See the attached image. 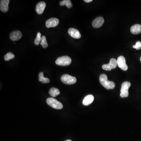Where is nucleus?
I'll return each mask as SVG.
<instances>
[{
	"label": "nucleus",
	"mask_w": 141,
	"mask_h": 141,
	"mask_svg": "<svg viewBox=\"0 0 141 141\" xmlns=\"http://www.w3.org/2000/svg\"><path fill=\"white\" fill-rule=\"evenodd\" d=\"M46 102L47 104L54 109H61L63 107V105L62 103L53 98H47Z\"/></svg>",
	"instance_id": "obj_2"
},
{
	"label": "nucleus",
	"mask_w": 141,
	"mask_h": 141,
	"mask_svg": "<svg viewBox=\"0 0 141 141\" xmlns=\"http://www.w3.org/2000/svg\"><path fill=\"white\" fill-rule=\"evenodd\" d=\"M61 6L65 5L68 8H71L72 7V4L70 0H63L60 3Z\"/></svg>",
	"instance_id": "obj_18"
},
{
	"label": "nucleus",
	"mask_w": 141,
	"mask_h": 141,
	"mask_svg": "<svg viewBox=\"0 0 141 141\" xmlns=\"http://www.w3.org/2000/svg\"><path fill=\"white\" fill-rule=\"evenodd\" d=\"M117 65L119 68L123 70L126 71L128 69L126 63V60L125 57L123 56H120L118 57L117 60Z\"/></svg>",
	"instance_id": "obj_7"
},
{
	"label": "nucleus",
	"mask_w": 141,
	"mask_h": 141,
	"mask_svg": "<svg viewBox=\"0 0 141 141\" xmlns=\"http://www.w3.org/2000/svg\"><path fill=\"white\" fill-rule=\"evenodd\" d=\"M68 33L72 37L76 39H79L81 37V33L79 30L76 29L70 28L68 31Z\"/></svg>",
	"instance_id": "obj_10"
},
{
	"label": "nucleus",
	"mask_w": 141,
	"mask_h": 141,
	"mask_svg": "<svg viewBox=\"0 0 141 141\" xmlns=\"http://www.w3.org/2000/svg\"><path fill=\"white\" fill-rule=\"evenodd\" d=\"M94 100V97L93 95H89L86 96L83 100V104L85 106H88L91 104Z\"/></svg>",
	"instance_id": "obj_14"
},
{
	"label": "nucleus",
	"mask_w": 141,
	"mask_h": 141,
	"mask_svg": "<svg viewBox=\"0 0 141 141\" xmlns=\"http://www.w3.org/2000/svg\"><path fill=\"white\" fill-rule=\"evenodd\" d=\"M46 7V3L45 2H40L38 3L36 7V11L37 13L39 15L43 14Z\"/></svg>",
	"instance_id": "obj_12"
},
{
	"label": "nucleus",
	"mask_w": 141,
	"mask_h": 141,
	"mask_svg": "<svg viewBox=\"0 0 141 141\" xmlns=\"http://www.w3.org/2000/svg\"><path fill=\"white\" fill-rule=\"evenodd\" d=\"M49 93V95L53 97H56L60 94L59 90L58 89L54 88H51L50 89Z\"/></svg>",
	"instance_id": "obj_16"
},
{
	"label": "nucleus",
	"mask_w": 141,
	"mask_h": 141,
	"mask_svg": "<svg viewBox=\"0 0 141 141\" xmlns=\"http://www.w3.org/2000/svg\"><path fill=\"white\" fill-rule=\"evenodd\" d=\"M131 33L133 34H138L141 33V25L136 24L133 25L130 28Z\"/></svg>",
	"instance_id": "obj_15"
},
{
	"label": "nucleus",
	"mask_w": 141,
	"mask_h": 141,
	"mask_svg": "<svg viewBox=\"0 0 141 141\" xmlns=\"http://www.w3.org/2000/svg\"><path fill=\"white\" fill-rule=\"evenodd\" d=\"M140 61H141V57H140Z\"/></svg>",
	"instance_id": "obj_25"
},
{
	"label": "nucleus",
	"mask_w": 141,
	"mask_h": 141,
	"mask_svg": "<svg viewBox=\"0 0 141 141\" xmlns=\"http://www.w3.org/2000/svg\"><path fill=\"white\" fill-rule=\"evenodd\" d=\"M65 141H72V140H70V139H68V140H66Z\"/></svg>",
	"instance_id": "obj_24"
},
{
	"label": "nucleus",
	"mask_w": 141,
	"mask_h": 141,
	"mask_svg": "<svg viewBox=\"0 0 141 141\" xmlns=\"http://www.w3.org/2000/svg\"><path fill=\"white\" fill-rule=\"evenodd\" d=\"M39 81L43 84L49 83L50 80L48 78H45L44 76V73L42 72H40L39 74Z\"/></svg>",
	"instance_id": "obj_17"
},
{
	"label": "nucleus",
	"mask_w": 141,
	"mask_h": 141,
	"mask_svg": "<svg viewBox=\"0 0 141 141\" xmlns=\"http://www.w3.org/2000/svg\"><path fill=\"white\" fill-rule=\"evenodd\" d=\"M56 63L57 65L60 66H67L72 63V59L67 56L59 57L56 61Z\"/></svg>",
	"instance_id": "obj_4"
},
{
	"label": "nucleus",
	"mask_w": 141,
	"mask_h": 141,
	"mask_svg": "<svg viewBox=\"0 0 141 141\" xmlns=\"http://www.w3.org/2000/svg\"><path fill=\"white\" fill-rule=\"evenodd\" d=\"M84 1L86 2V3H89L92 2L93 1L92 0H84Z\"/></svg>",
	"instance_id": "obj_23"
},
{
	"label": "nucleus",
	"mask_w": 141,
	"mask_h": 141,
	"mask_svg": "<svg viewBox=\"0 0 141 141\" xmlns=\"http://www.w3.org/2000/svg\"><path fill=\"white\" fill-rule=\"evenodd\" d=\"M99 80L101 85L107 89H113L115 88V83L113 82L108 81L107 76L104 74L100 75Z\"/></svg>",
	"instance_id": "obj_1"
},
{
	"label": "nucleus",
	"mask_w": 141,
	"mask_h": 141,
	"mask_svg": "<svg viewBox=\"0 0 141 141\" xmlns=\"http://www.w3.org/2000/svg\"><path fill=\"white\" fill-rule=\"evenodd\" d=\"M9 0H1L0 3V9L3 12H7L8 10Z\"/></svg>",
	"instance_id": "obj_13"
},
{
	"label": "nucleus",
	"mask_w": 141,
	"mask_h": 141,
	"mask_svg": "<svg viewBox=\"0 0 141 141\" xmlns=\"http://www.w3.org/2000/svg\"><path fill=\"white\" fill-rule=\"evenodd\" d=\"M117 66V60L115 58H112L110 60V62L107 64H104L102 66L103 69L109 71L112 69L116 68Z\"/></svg>",
	"instance_id": "obj_6"
},
{
	"label": "nucleus",
	"mask_w": 141,
	"mask_h": 141,
	"mask_svg": "<svg viewBox=\"0 0 141 141\" xmlns=\"http://www.w3.org/2000/svg\"><path fill=\"white\" fill-rule=\"evenodd\" d=\"M41 38H42V37H41V34L40 33H38L36 38H35V41H34L35 44L37 46L39 45V44L40 43V42H41Z\"/></svg>",
	"instance_id": "obj_21"
},
{
	"label": "nucleus",
	"mask_w": 141,
	"mask_h": 141,
	"mask_svg": "<svg viewBox=\"0 0 141 141\" xmlns=\"http://www.w3.org/2000/svg\"><path fill=\"white\" fill-rule=\"evenodd\" d=\"M104 18L101 17H97L94 19L92 23V25L93 27L95 28H100L104 24Z\"/></svg>",
	"instance_id": "obj_9"
},
{
	"label": "nucleus",
	"mask_w": 141,
	"mask_h": 141,
	"mask_svg": "<svg viewBox=\"0 0 141 141\" xmlns=\"http://www.w3.org/2000/svg\"><path fill=\"white\" fill-rule=\"evenodd\" d=\"M22 34L19 31H13L10 35V38L13 41H17L21 38Z\"/></svg>",
	"instance_id": "obj_11"
},
{
	"label": "nucleus",
	"mask_w": 141,
	"mask_h": 141,
	"mask_svg": "<svg viewBox=\"0 0 141 141\" xmlns=\"http://www.w3.org/2000/svg\"><path fill=\"white\" fill-rule=\"evenodd\" d=\"M40 44L44 48H46L48 46V44L47 42L46 38L45 36H43L42 37Z\"/></svg>",
	"instance_id": "obj_19"
},
{
	"label": "nucleus",
	"mask_w": 141,
	"mask_h": 141,
	"mask_svg": "<svg viewBox=\"0 0 141 141\" xmlns=\"http://www.w3.org/2000/svg\"><path fill=\"white\" fill-rule=\"evenodd\" d=\"M131 86V84L129 82H125L121 85L120 96L121 98L127 97L129 96V89Z\"/></svg>",
	"instance_id": "obj_3"
},
{
	"label": "nucleus",
	"mask_w": 141,
	"mask_h": 141,
	"mask_svg": "<svg viewBox=\"0 0 141 141\" xmlns=\"http://www.w3.org/2000/svg\"><path fill=\"white\" fill-rule=\"evenodd\" d=\"M61 80L64 84L67 85H72L77 82V79L75 77H72L68 74L63 75L61 77Z\"/></svg>",
	"instance_id": "obj_5"
},
{
	"label": "nucleus",
	"mask_w": 141,
	"mask_h": 141,
	"mask_svg": "<svg viewBox=\"0 0 141 141\" xmlns=\"http://www.w3.org/2000/svg\"><path fill=\"white\" fill-rule=\"evenodd\" d=\"M14 57L15 55L14 54L11 52H9L5 55L4 58L6 61H9L11 59L14 58Z\"/></svg>",
	"instance_id": "obj_20"
},
{
	"label": "nucleus",
	"mask_w": 141,
	"mask_h": 141,
	"mask_svg": "<svg viewBox=\"0 0 141 141\" xmlns=\"http://www.w3.org/2000/svg\"><path fill=\"white\" fill-rule=\"evenodd\" d=\"M59 22V20L57 18H51L46 22V26L47 28H53L57 26Z\"/></svg>",
	"instance_id": "obj_8"
},
{
	"label": "nucleus",
	"mask_w": 141,
	"mask_h": 141,
	"mask_svg": "<svg viewBox=\"0 0 141 141\" xmlns=\"http://www.w3.org/2000/svg\"><path fill=\"white\" fill-rule=\"evenodd\" d=\"M134 48L136 49L137 50H139L141 48V42L137 41L135 45L133 46Z\"/></svg>",
	"instance_id": "obj_22"
}]
</instances>
